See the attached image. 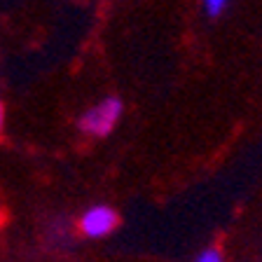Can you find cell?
I'll return each mask as SVG.
<instances>
[{"label": "cell", "mask_w": 262, "mask_h": 262, "mask_svg": "<svg viewBox=\"0 0 262 262\" xmlns=\"http://www.w3.org/2000/svg\"><path fill=\"white\" fill-rule=\"evenodd\" d=\"M122 117H124V101L117 94H105L77 115L75 126L80 136L89 141H103L115 134Z\"/></svg>", "instance_id": "6da1fadb"}, {"label": "cell", "mask_w": 262, "mask_h": 262, "mask_svg": "<svg viewBox=\"0 0 262 262\" xmlns=\"http://www.w3.org/2000/svg\"><path fill=\"white\" fill-rule=\"evenodd\" d=\"M120 227V211L108 202H94L75 215L77 236L84 241H105Z\"/></svg>", "instance_id": "7a4b0ae2"}, {"label": "cell", "mask_w": 262, "mask_h": 262, "mask_svg": "<svg viewBox=\"0 0 262 262\" xmlns=\"http://www.w3.org/2000/svg\"><path fill=\"white\" fill-rule=\"evenodd\" d=\"M42 248L54 255H71L77 246V229H75V218H68L63 213H56L52 218L45 220L42 225Z\"/></svg>", "instance_id": "3957f363"}, {"label": "cell", "mask_w": 262, "mask_h": 262, "mask_svg": "<svg viewBox=\"0 0 262 262\" xmlns=\"http://www.w3.org/2000/svg\"><path fill=\"white\" fill-rule=\"evenodd\" d=\"M202 3V10L208 19H218L227 12V7L232 5V0H199Z\"/></svg>", "instance_id": "277c9868"}, {"label": "cell", "mask_w": 262, "mask_h": 262, "mask_svg": "<svg viewBox=\"0 0 262 262\" xmlns=\"http://www.w3.org/2000/svg\"><path fill=\"white\" fill-rule=\"evenodd\" d=\"M192 262H227V257L220 246H206L192 257Z\"/></svg>", "instance_id": "5b68a950"}, {"label": "cell", "mask_w": 262, "mask_h": 262, "mask_svg": "<svg viewBox=\"0 0 262 262\" xmlns=\"http://www.w3.org/2000/svg\"><path fill=\"white\" fill-rule=\"evenodd\" d=\"M5 126H7V105H5V101L0 98V138L5 134Z\"/></svg>", "instance_id": "8992f818"}]
</instances>
